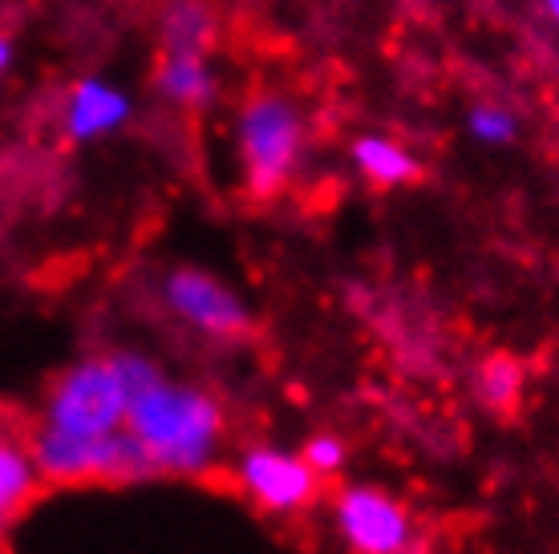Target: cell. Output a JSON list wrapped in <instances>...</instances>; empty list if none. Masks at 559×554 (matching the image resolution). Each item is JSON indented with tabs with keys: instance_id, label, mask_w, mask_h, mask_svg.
I'll return each instance as SVG.
<instances>
[{
	"instance_id": "cell-1",
	"label": "cell",
	"mask_w": 559,
	"mask_h": 554,
	"mask_svg": "<svg viewBox=\"0 0 559 554\" xmlns=\"http://www.w3.org/2000/svg\"><path fill=\"white\" fill-rule=\"evenodd\" d=\"M122 430L139 445L146 473L199 478L215 466L224 449L227 413L207 388L158 376L130 401Z\"/></svg>"
},
{
	"instance_id": "cell-2",
	"label": "cell",
	"mask_w": 559,
	"mask_h": 554,
	"mask_svg": "<svg viewBox=\"0 0 559 554\" xmlns=\"http://www.w3.org/2000/svg\"><path fill=\"white\" fill-rule=\"evenodd\" d=\"M163 369L142 352L85 357L57 376L45 397V421L61 433H118L127 425L130 401L154 385Z\"/></svg>"
},
{
	"instance_id": "cell-3",
	"label": "cell",
	"mask_w": 559,
	"mask_h": 554,
	"mask_svg": "<svg viewBox=\"0 0 559 554\" xmlns=\"http://www.w3.org/2000/svg\"><path fill=\"white\" fill-rule=\"evenodd\" d=\"M239 167L255 198H276L296 174L305 150V122L288 97L255 94L243 101L236 122Z\"/></svg>"
},
{
	"instance_id": "cell-4",
	"label": "cell",
	"mask_w": 559,
	"mask_h": 554,
	"mask_svg": "<svg viewBox=\"0 0 559 554\" xmlns=\"http://www.w3.org/2000/svg\"><path fill=\"white\" fill-rule=\"evenodd\" d=\"M28 445H33L41 482H53V485H106V482L151 478L139 445L130 442L127 430L94 433L90 437V433H61L41 425Z\"/></svg>"
},
{
	"instance_id": "cell-5",
	"label": "cell",
	"mask_w": 559,
	"mask_h": 554,
	"mask_svg": "<svg viewBox=\"0 0 559 554\" xmlns=\"http://www.w3.org/2000/svg\"><path fill=\"white\" fill-rule=\"evenodd\" d=\"M333 522L349 554H426L406 502L381 485H345L333 502Z\"/></svg>"
},
{
	"instance_id": "cell-6",
	"label": "cell",
	"mask_w": 559,
	"mask_h": 554,
	"mask_svg": "<svg viewBox=\"0 0 559 554\" xmlns=\"http://www.w3.org/2000/svg\"><path fill=\"white\" fill-rule=\"evenodd\" d=\"M163 300H167L170 316L207 340H239L252 328L248 304L224 279L203 272V267H175L163 279Z\"/></svg>"
},
{
	"instance_id": "cell-7",
	"label": "cell",
	"mask_w": 559,
	"mask_h": 554,
	"mask_svg": "<svg viewBox=\"0 0 559 554\" xmlns=\"http://www.w3.org/2000/svg\"><path fill=\"white\" fill-rule=\"evenodd\" d=\"M236 485L264 514H300L321 494V478L308 470V461L276 445L243 449L236 458Z\"/></svg>"
},
{
	"instance_id": "cell-8",
	"label": "cell",
	"mask_w": 559,
	"mask_h": 554,
	"mask_svg": "<svg viewBox=\"0 0 559 554\" xmlns=\"http://www.w3.org/2000/svg\"><path fill=\"white\" fill-rule=\"evenodd\" d=\"M130 118V97L118 85L102 82V77H85L70 89L66 101V130L78 142H94L114 134L118 125Z\"/></svg>"
},
{
	"instance_id": "cell-9",
	"label": "cell",
	"mask_w": 559,
	"mask_h": 554,
	"mask_svg": "<svg viewBox=\"0 0 559 554\" xmlns=\"http://www.w3.org/2000/svg\"><path fill=\"white\" fill-rule=\"evenodd\" d=\"M41 490V470L33 458V445L13 430H0V527L28 510V502Z\"/></svg>"
},
{
	"instance_id": "cell-10",
	"label": "cell",
	"mask_w": 559,
	"mask_h": 554,
	"mask_svg": "<svg viewBox=\"0 0 559 554\" xmlns=\"http://www.w3.org/2000/svg\"><path fill=\"white\" fill-rule=\"evenodd\" d=\"M154 85L175 106H207L215 97V70L207 53H163L154 70Z\"/></svg>"
},
{
	"instance_id": "cell-11",
	"label": "cell",
	"mask_w": 559,
	"mask_h": 554,
	"mask_svg": "<svg viewBox=\"0 0 559 554\" xmlns=\"http://www.w3.org/2000/svg\"><path fill=\"white\" fill-rule=\"evenodd\" d=\"M353 167L361 170V179H369L373 186H406L418 179V158L409 154V146H402L397 138H381V134H365L353 142Z\"/></svg>"
},
{
	"instance_id": "cell-12",
	"label": "cell",
	"mask_w": 559,
	"mask_h": 554,
	"mask_svg": "<svg viewBox=\"0 0 559 554\" xmlns=\"http://www.w3.org/2000/svg\"><path fill=\"white\" fill-rule=\"evenodd\" d=\"M215 16L203 0H170L163 13V53H207Z\"/></svg>"
},
{
	"instance_id": "cell-13",
	"label": "cell",
	"mask_w": 559,
	"mask_h": 554,
	"mask_svg": "<svg viewBox=\"0 0 559 554\" xmlns=\"http://www.w3.org/2000/svg\"><path fill=\"white\" fill-rule=\"evenodd\" d=\"M478 393L490 409H515L519 397H523V369H519L515 357H490L483 369H478Z\"/></svg>"
},
{
	"instance_id": "cell-14",
	"label": "cell",
	"mask_w": 559,
	"mask_h": 554,
	"mask_svg": "<svg viewBox=\"0 0 559 554\" xmlns=\"http://www.w3.org/2000/svg\"><path fill=\"white\" fill-rule=\"evenodd\" d=\"M466 130L483 146H507V142L515 138V118L503 106H475V110L466 113Z\"/></svg>"
},
{
	"instance_id": "cell-15",
	"label": "cell",
	"mask_w": 559,
	"mask_h": 554,
	"mask_svg": "<svg viewBox=\"0 0 559 554\" xmlns=\"http://www.w3.org/2000/svg\"><path fill=\"white\" fill-rule=\"evenodd\" d=\"M300 458L308 461V470L317 473V478H336V473L345 470V442L336 437V433H317V437H308L305 449H300Z\"/></svg>"
},
{
	"instance_id": "cell-16",
	"label": "cell",
	"mask_w": 559,
	"mask_h": 554,
	"mask_svg": "<svg viewBox=\"0 0 559 554\" xmlns=\"http://www.w3.org/2000/svg\"><path fill=\"white\" fill-rule=\"evenodd\" d=\"M9 61H13V45H9V37H0V77L9 70Z\"/></svg>"
},
{
	"instance_id": "cell-17",
	"label": "cell",
	"mask_w": 559,
	"mask_h": 554,
	"mask_svg": "<svg viewBox=\"0 0 559 554\" xmlns=\"http://www.w3.org/2000/svg\"><path fill=\"white\" fill-rule=\"evenodd\" d=\"M544 9H547V16H551V21L559 25V0H544Z\"/></svg>"
}]
</instances>
